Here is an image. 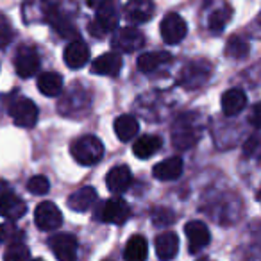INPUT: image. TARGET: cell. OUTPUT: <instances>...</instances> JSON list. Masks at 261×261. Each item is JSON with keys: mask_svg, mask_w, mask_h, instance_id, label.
<instances>
[{"mask_svg": "<svg viewBox=\"0 0 261 261\" xmlns=\"http://www.w3.org/2000/svg\"><path fill=\"white\" fill-rule=\"evenodd\" d=\"M118 9H113V11H102L97 13L93 22L88 25L90 34L95 38H104L106 34L113 33V31L118 29Z\"/></svg>", "mask_w": 261, "mask_h": 261, "instance_id": "cell-14", "label": "cell"}, {"mask_svg": "<svg viewBox=\"0 0 261 261\" xmlns=\"http://www.w3.org/2000/svg\"><path fill=\"white\" fill-rule=\"evenodd\" d=\"M88 6H90L91 9H95V13L118 9L116 8V0H88Z\"/></svg>", "mask_w": 261, "mask_h": 261, "instance_id": "cell-35", "label": "cell"}, {"mask_svg": "<svg viewBox=\"0 0 261 261\" xmlns=\"http://www.w3.org/2000/svg\"><path fill=\"white\" fill-rule=\"evenodd\" d=\"M182 168H185L182 160L174 156V158H168V160L161 161V163H158L156 167H154L152 174L158 181H175V179L181 177Z\"/></svg>", "mask_w": 261, "mask_h": 261, "instance_id": "cell-20", "label": "cell"}, {"mask_svg": "<svg viewBox=\"0 0 261 261\" xmlns=\"http://www.w3.org/2000/svg\"><path fill=\"white\" fill-rule=\"evenodd\" d=\"M154 247H156V254L161 261H170L177 256L179 252V238L174 232H161V234L156 236V242H154Z\"/></svg>", "mask_w": 261, "mask_h": 261, "instance_id": "cell-19", "label": "cell"}, {"mask_svg": "<svg viewBox=\"0 0 261 261\" xmlns=\"http://www.w3.org/2000/svg\"><path fill=\"white\" fill-rule=\"evenodd\" d=\"M138 129H140L138 120L133 115H122L115 120V135L122 142H130V140L138 135Z\"/></svg>", "mask_w": 261, "mask_h": 261, "instance_id": "cell-23", "label": "cell"}, {"mask_svg": "<svg viewBox=\"0 0 261 261\" xmlns=\"http://www.w3.org/2000/svg\"><path fill=\"white\" fill-rule=\"evenodd\" d=\"M48 247L59 261H75L79 243L72 234H54L48 240Z\"/></svg>", "mask_w": 261, "mask_h": 261, "instance_id": "cell-9", "label": "cell"}, {"mask_svg": "<svg viewBox=\"0 0 261 261\" xmlns=\"http://www.w3.org/2000/svg\"><path fill=\"white\" fill-rule=\"evenodd\" d=\"M95 200H97V192H95L93 186H83L68 197V207L73 211H79V213H84L93 206Z\"/></svg>", "mask_w": 261, "mask_h": 261, "instance_id": "cell-21", "label": "cell"}, {"mask_svg": "<svg viewBox=\"0 0 261 261\" xmlns=\"http://www.w3.org/2000/svg\"><path fill=\"white\" fill-rule=\"evenodd\" d=\"M34 224L41 229V231H56L61 227L63 224V215L59 207L54 202H40L34 211Z\"/></svg>", "mask_w": 261, "mask_h": 261, "instance_id": "cell-6", "label": "cell"}, {"mask_svg": "<svg viewBox=\"0 0 261 261\" xmlns=\"http://www.w3.org/2000/svg\"><path fill=\"white\" fill-rule=\"evenodd\" d=\"M249 123L256 129H261V102H257L252 109H250Z\"/></svg>", "mask_w": 261, "mask_h": 261, "instance_id": "cell-37", "label": "cell"}, {"mask_svg": "<svg viewBox=\"0 0 261 261\" xmlns=\"http://www.w3.org/2000/svg\"><path fill=\"white\" fill-rule=\"evenodd\" d=\"M143 43H145V36H143L138 29H135V27H122V29H116L111 38L113 50L123 52V54L138 50V48L143 47Z\"/></svg>", "mask_w": 261, "mask_h": 261, "instance_id": "cell-4", "label": "cell"}, {"mask_svg": "<svg viewBox=\"0 0 261 261\" xmlns=\"http://www.w3.org/2000/svg\"><path fill=\"white\" fill-rule=\"evenodd\" d=\"M106 182H108L109 192L113 193H123L130 185V170L125 165H120V167H113L109 170L108 177H106Z\"/></svg>", "mask_w": 261, "mask_h": 261, "instance_id": "cell-22", "label": "cell"}, {"mask_svg": "<svg viewBox=\"0 0 261 261\" xmlns=\"http://www.w3.org/2000/svg\"><path fill=\"white\" fill-rule=\"evenodd\" d=\"M229 20H231V8H229V6H224V8L211 13L210 20H207V27H210L213 33H222L224 27L227 25Z\"/></svg>", "mask_w": 261, "mask_h": 261, "instance_id": "cell-29", "label": "cell"}, {"mask_svg": "<svg viewBox=\"0 0 261 261\" xmlns=\"http://www.w3.org/2000/svg\"><path fill=\"white\" fill-rule=\"evenodd\" d=\"M90 59V50H88L86 43L81 40H73L66 45L65 48V63L68 68H83Z\"/></svg>", "mask_w": 261, "mask_h": 261, "instance_id": "cell-18", "label": "cell"}, {"mask_svg": "<svg viewBox=\"0 0 261 261\" xmlns=\"http://www.w3.org/2000/svg\"><path fill=\"white\" fill-rule=\"evenodd\" d=\"M15 68L22 79H29V77L36 75L40 70V56L38 50L33 47H20L15 58Z\"/></svg>", "mask_w": 261, "mask_h": 261, "instance_id": "cell-8", "label": "cell"}, {"mask_svg": "<svg viewBox=\"0 0 261 261\" xmlns=\"http://www.w3.org/2000/svg\"><path fill=\"white\" fill-rule=\"evenodd\" d=\"M199 261H211V259H199Z\"/></svg>", "mask_w": 261, "mask_h": 261, "instance_id": "cell-39", "label": "cell"}, {"mask_svg": "<svg viewBox=\"0 0 261 261\" xmlns=\"http://www.w3.org/2000/svg\"><path fill=\"white\" fill-rule=\"evenodd\" d=\"M250 47L243 38L240 36H232L227 40V45H225V56L231 59H236V61H242L249 56Z\"/></svg>", "mask_w": 261, "mask_h": 261, "instance_id": "cell-28", "label": "cell"}, {"mask_svg": "<svg viewBox=\"0 0 261 261\" xmlns=\"http://www.w3.org/2000/svg\"><path fill=\"white\" fill-rule=\"evenodd\" d=\"M152 222L160 227H167V225H172L175 222V215L168 207H156L152 211Z\"/></svg>", "mask_w": 261, "mask_h": 261, "instance_id": "cell-33", "label": "cell"}, {"mask_svg": "<svg viewBox=\"0 0 261 261\" xmlns=\"http://www.w3.org/2000/svg\"><path fill=\"white\" fill-rule=\"evenodd\" d=\"M172 56L168 52H145L138 58V70L143 73H150L168 63Z\"/></svg>", "mask_w": 261, "mask_h": 261, "instance_id": "cell-27", "label": "cell"}, {"mask_svg": "<svg viewBox=\"0 0 261 261\" xmlns=\"http://www.w3.org/2000/svg\"><path fill=\"white\" fill-rule=\"evenodd\" d=\"M247 108V95L240 88H231L222 95V111L225 116H236Z\"/></svg>", "mask_w": 261, "mask_h": 261, "instance_id": "cell-17", "label": "cell"}, {"mask_svg": "<svg viewBox=\"0 0 261 261\" xmlns=\"http://www.w3.org/2000/svg\"><path fill=\"white\" fill-rule=\"evenodd\" d=\"M4 261H29V249H27L25 243L22 240L20 242L8 243Z\"/></svg>", "mask_w": 261, "mask_h": 261, "instance_id": "cell-30", "label": "cell"}, {"mask_svg": "<svg viewBox=\"0 0 261 261\" xmlns=\"http://www.w3.org/2000/svg\"><path fill=\"white\" fill-rule=\"evenodd\" d=\"M161 31V38H163L165 43L168 45H177L181 43L186 38V33H188V25L182 20V16L175 15V13H170L163 18L160 25Z\"/></svg>", "mask_w": 261, "mask_h": 261, "instance_id": "cell-7", "label": "cell"}, {"mask_svg": "<svg viewBox=\"0 0 261 261\" xmlns=\"http://www.w3.org/2000/svg\"><path fill=\"white\" fill-rule=\"evenodd\" d=\"M38 90L45 97H58L63 93V77L56 72H45L38 77Z\"/></svg>", "mask_w": 261, "mask_h": 261, "instance_id": "cell-25", "label": "cell"}, {"mask_svg": "<svg viewBox=\"0 0 261 261\" xmlns=\"http://www.w3.org/2000/svg\"><path fill=\"white\" fill-rule=\"evenodd\" d=\"M256 23H257V25H259V31H261V13H259V16H257Z\"/></svg>", "mask_w": 261, "mask_h": 261, "instance_id": "cell-38", "label": "cell"}, {"mask_svg": "<svg viewBox=\"0 0 261 261\" xmlns=\"http://www.w3.org/2000/svg\"><path fill=\"white\" fill-rule=\"evenodd\" d=\"M27 204L13 192H0V217L9 222H16L25 215Z\"/></svg>", "mask_w": 261, "mask_h": 261, "instance_id": "cell-13", "label": "cell"}, {"mask_svg": "<svg viewBox=\"0 0 261 261\" xmlns=\"http://www.w3.org/2000/svg\"><path fill=\"white\" fill-rule=\"evenodd\" d=\"M123 61L120 58L118 52H108V54H102L91 63V72L97 73V75H116V73L122 70Z\"/></svg>", "mask_w": 261, "mask_h": 261, "instance_id": "cell-16", "label": "cell"}, {"mask_svg": "<svg viewBox=\"0 0 261 261\" xmlns=\"http://www.w3.org/2000/svg\"><path fill=\"white\" fill-rule=\"evenodd\" d=\"M160 149H161V140L158 138V136L147 135L135 142V145H133V154H135L136 158H140V160H147V158L154 156Z\"/></svg>", "mask_w": 261, "mask_h": 261, "instance_id": "cell-26", "label": "cell"}, {"mask_svg": "<svg viewBox=\"0 0 261 261\" xmlns=\"http://www.w3.org/2000/svg\"><path fill=\"white\" fill-rule=\"evenodd\" d=\"M200 138V127L193 125V122L179 123L172 130V142L177 149H188L193 147Z\"/></svg>", "mask_w": 261, "mask_h": 261, "instance_id": "cell-15", "label": "cell"}, {"mask_svg": "<svg viewBox=\"0 0 261 261\" xmlns=\"http://www.w3.org/2000/svg\"><path fill=\"white\" fill-rule=\"evenodd\" d=\"M243 154L250 160L261 161V135H254L243 143Z\"/></svg>", "mask_w": 261, "mask_h": 261, "instance_id": "cell-32", "label": "cell"}, {"mask_svg": "<svg viewBox=\"0 0 261 261\" xmlns=\"http://www.w3.org/2000/svg\"><path fill=\"white\" fill-rule=\"evenodd\" d=\"M185 234H186V238H188L190 252L192 254L200 252L211 240L210 229H207V225L200 220L188 222V224L185 225Z\"/></svg>", "mask_w": 261, "mask_h": 261, "instance_id": "cell-12", "label": "cell"}, {"mask_svg": "<svg viewBox=\"0 0 261 261\" xmlns=\"http://www.w3.org/2000/svg\"><path fill=\"white\" fill-rule=\"evenodd\" d=\"M211 73H213V66L199 59V61H192L182 66L177 83L179 86L186 88V90H199L200 86H204L210 81Z\"/></svg>", "mask_w": 261, "mask_h": 261, "instance_id": "cell-3", "label": "cell"}, {"mask_svg": "<svg viewBox=\"0 0 261 261\" xmlns=\"http://www.w3.org/2000/svg\"><path fill=\"white\" fill-rule=\"evenodd\" d=\"M33 261H43V259H33Z\"/></svg>", "mask_w": 261, "mask_h": 261, "instance_id": "cell-40", "label": "cell"}, {"mask_svg": "<svg viewBox=\"0 0 261 261\" xmlns=\"http://www.w3.org/2000/svg\"><path fill=\"white\" fill-rule=\"evenodd\" d=\"M70 152L72 158L83 167H91L97 165L104 156V145L97 136H81V138L73 140L70 145Z\"/></svg>", "mask_w": 261, "mask_h": 261, "instance_id": "cell-1", "label": "cell"}, {"mask_svg": "<svg viewBox=\"0 0 261 261\" xmlns=\"http://www.w3.org/2000/svg\"><path fill=\"white\" fill-rule=\"evenodd\" d=\"M13 40V33H11V27L8 25L2 15H0V48L8 47V43Z\"/></svg>", "mask_w": 261, "mask_h": 261, "instance_id": "cell-36", "label": "cell"}, {"mask_svg": "<svg viewBox=\"0 0 261 261\" xmlns=\"http://www.w3.org/2000/svg\"><path fill=\"white\" fill-rule=\"evenodd\" d=\"M20 240H23V232L13 222L0 224V242L13 243V242H20Z\"/></svg>", "mask_w": 261, "mask_h": 261, "instance_id": "cell-31", "label": "cell"}, {"mask_svg": "<svg viewBox=\"0 0 261 261\" xmlns=\"http://www.w3.org/2000/svg\"><path fill=\"white\" fill-rule=\"evenodd\" d=\"M147 254H149V245H147V240L140 234L130 236L129 242L123 250V259L125 261H145Z\"/></svg>", "mask_w": 261, "mask_h": 261, "instance_id": "cell-24", "label": "cell"}, {"mask_svg": "<svg viewBox=\"0 0 261 261\" xmlns=\"http://www.w3.org/2000/svg\"><path fill=\"white\" fill-rule=\"evenodd\" d=\"M154 11L156 8L152 0H129L123 8V16L127 22L140 25V23H147L149 20H152Z\"/></svg>", "mask_w": 261, "mask_h": 261, "instance_id": "cell-10", "label": "cell"}, {"mask_svg": "<svg viewBox=\"0 0 261 261\" xmlns=\"http://www.w3.org/2000/svg\"><path fill=\"white\" fill-rule=\"evenodd\" d=\"M91 108V95L86 88L81 84H73L72 90L65 93L63 100L59 102V113L70 118H79V116L86 115Z\"/></svg>", "mask_w": 261, "mask_h": 261, "instance_id": "cell-2", "label": "cell"}, {"mask_svg": "<svg viewBox=\"0 0 261 261\" xmlns=\"http://www.w3.org/2000/svg\"><path fill=\"white\" fill-rule=\"evenodd\" d=\"M27 190H29L33 195H45V193L50 190V182H48V179L43 177V175H34V177H31L29 182H27Z\"/></svg>", "mask_w": 261, "mask_h": 261, "instance_id": "cell-34", "label": "cell"}, {"mask_svg": "<svg viewBox=\"0 0 261 261\" xmlns=\"http://www.w3.org/2000/svg\"><path fill=\"white\" fill-rule=\"evenodd\" d=\"M9 115H11L13 122L18 127L31 129V127L36 125L40 111H38V106L33 100H29V98H18V100H15L9 106Z\"/></svg>", "mask_w": 261, "mask_h": 261, "instance_id": "cell-5", "label": "cell"}, {"mask_svg": "<svg viewBox=\"0 0 261 261\" xmlns=\"http://www.w3.org/2000/svg\"><path fill=\"white\" fill-rule=\"evenodd\" d=\"M130 210L129 204L122 199V197H113V199H108L100 207V218L108 224H115L120 225L129 218Z\"/></svg>", "mask_w": 261, "mask_h": 261, "instance_id": "cell-11", "label": "cell"}]
</instances>
